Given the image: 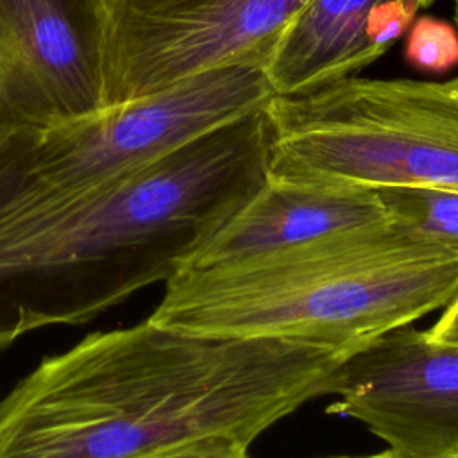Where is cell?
<instances>
[{"instance_id":"14","label":"cell","mask_w":458,"mask_h":458,"mask_svg":"<svg viewBox=\"0 0 458 458\" xmlns=\"http://www.w3.org/2000/svg\"><path fill=\"white\" fill-rule=\"evenodd\" d=\"M426 336L437 344L458 345V293L444 306L442 315L426 331Z\"/></svg>"},{"instance_id":"18","label":"cell","mask_w":458,"mask_h":458,"mask_svg":"<svg viewBox=\"0 0 458 458\" xmlns=\"http://www.w3.org/2000/svg\"><path fill=\"white\" fill-rule=\"evenodd\" d=\"M453 458H458V454H456V456H453Z\"/></svg>"},{"instance_id":"9","label":"cell","mask_w":458,"mask_h":458,"mask_svg":"<svg viewBox=\"0 0 458 458\" xmlns=\"http://www.w3.org/2000/svg\"><path fill=\"white\" fill-rule=\"evenodd\" d=\"M417 0H308L263 61L277 97L313 91L381 57L413 23Z\"/></svg>"},{"instance_id":"16","label":"cell","mask_w":458,"mask_h":458,"mask_svg":"<svg viewBox=\"0 0 458 458\" xmlns=\"http://www.w3.org/2000/svg\"><path fill=\"white\" fill-rule=\"evenodd\" d=\"M454 25L458 29V0H454Z\"/></svg>"},{"instance_id":"4","label":"cell","mask_w":458,"mask_h":458,"mask_svg":"<svg viewBox=\"0 0 458 458\" xmlns=\"http://www.w3.org/2000/svg\"><path fill=\"white\" fill-rule=\"evenodd\" d=\"M268 181L317 188L458 190V75H349L263 109Z\"/></svg>"},{"instance_id":"12","label":"cell","mask_w":458,"mask_h":458,"mask_svg":"<svg viewBox=\"0 0 458 458\" xmlns=\"http://www.w3.org/2000/svg\"><path fill=\"white\" fill-rule=\"evenodd\" d=\"M406 63L417 72L445 73L458 68V32L445 20L420 16L410 25L404 45Z\"/></svg>"},{"instance_id":"1","label":"cell","mask_w":458,"mask_h":458,"mask_svg":"<svg viewBox=\"0 0 458 458\" xmlns=\"http://www.w3.org/2000/svg\"><path fill=\"white\" fill-rule=\"evenodd\" d=\"M345 356L150 318L95 331L43 358L0 399V458H154L208 438L250 445L324 395Z\"/></svg>"},{"instance_id":"7","label":"cell","mask_w":458,"mask_h":458,"mask_svg":"<svg viewBox=\"0 0 458 458\" xmlns=\"http://www.w3.org/2000/svg\"><path fill=\"white\" fill-rule=\"evenodd\" d=\"M327 413L360 420L392 458L458 454V345L401 326L347 354L329 374Z\"/></svg>"},{"instance_id":"5","label":"cell","mask_w":458,"mask_h":458,"mask_svg":"<svg viewBox=\"0 0 458 458\" xmlns=\"http://www.w3.org/2000/svg\"><path fill=\"white\" fill-rule=\"evenodd\" d=\"M274 97L261 64H238L88 116L13 131L0 138V220L106 188Z\"/></svg>"},{"instance_id":"17","label":"cell","mask_w":458,"mask_h":458,"mask_svg":"<svg viewBox=\"0 0 458 458\" xmlns=\"http://www.w3.org/2000/svg\"><path fill=\"white\" fill-rule=\"evenodd\" d=\"M417 2H419L420 7H426V5H429L433 0H417Z\"/></svg>"},{"instance_id":"11","label":"cell","mask_w":458,"mask_h":458,"mask_svg":"<svg viewBox=\"0 0 458 458\" xmlns=\"http://www.w3.org/2000/svg\"><path fill=\"white\" fill-rule=\"evenodd\" d=\"M376 193L394 225L458 252V190L381 188Z\"/></svg>"},{"instance_id":"2","label":"cell","mask_w":458,"mask_h":458,"mask_svg":"<svg viewBox=\"0 0 458 458\" xmlns=\"http://www.w3.org/2000/svg\"><path fill=\"white\" fill-rule=\"evenodd\" d=\"M268 182L263 109L84 197L0 220V352L165 283Z\"/></svg>"},{"instance_id":"15","label":"cell","mask_w":458,"mask_h":458,"mask_svg":"<svg viewBox=\"0 0 458 458\" xmlns=\"http://www.w3.org/2000/svg\"><path fill=\"white\" fill-rule=\"evenodd\" d=\"M336 458H392V454L388 451H385V453H377V454H370V456H336Z\"/></svg>"},{"instance_id":"10","label":"cell","mask_w":458,"mask_h":458,"mask_svg":"<svg viewBox=\"0 0 458 458\" xmlns=\"http://www.w3.org/2000/svg\"><path fill=\"white\" fill-rule=\"evenodd\" d=\"M388 222L376 190L317 188L268 181L231 222L177 270L233 265Z\"/></svg>"},{"instance_id":"13","label":"cell","mask_w":458,"mask_h":458,"mask_svg":"<svg viewBox=\"0 0 458 458\" xmlns=\"http://www.w3.org/2000/svg\"><path fill=\"white\" fill-rule=\"evenodd\" d=\"M249 445L233 438H208L154 458H249Z\"/></svg>"},{"instance_id":"3","label":"cell","mask_w":458,"mask_h":458,"mask_svg":"<svg viewBox=\"0 0 458 458\" xmlns=\"http://www.w3.org/2000/svg\"><path fill=\"white\" fill-rule=\"evenodd\" d=\"M456 293L458 252L388 222L233 265L181 268L148 318L182 333L301 340L351 354Z\"/></svg>"},{"instance_id":"8","label":"cell","mask_w":458,"mask_h":458,"mask_svg":"<svg viewBox=\"0 0 458 458\" xmlns=\"http://www.w3.org/2000/svg\"><path fill=\"white\" fill-rule=\"evenodd\" d=\"M0 52L41 125L106 107L104 0H0Z\"/></svg>"},{"instance_id":"6","label":"cell","mask_w":458,"mask_h":458,"mask_svg":"<svg viewBox=\"0 0 458 458\" xmlns=\"http://www.w3.org/2000/svg\"><path fill=\"white\" fill-rule=\"evenodd\" d=\"M308 0H104L106 107L193 75L261 64Z\"/></svg>"}]
</instances>
